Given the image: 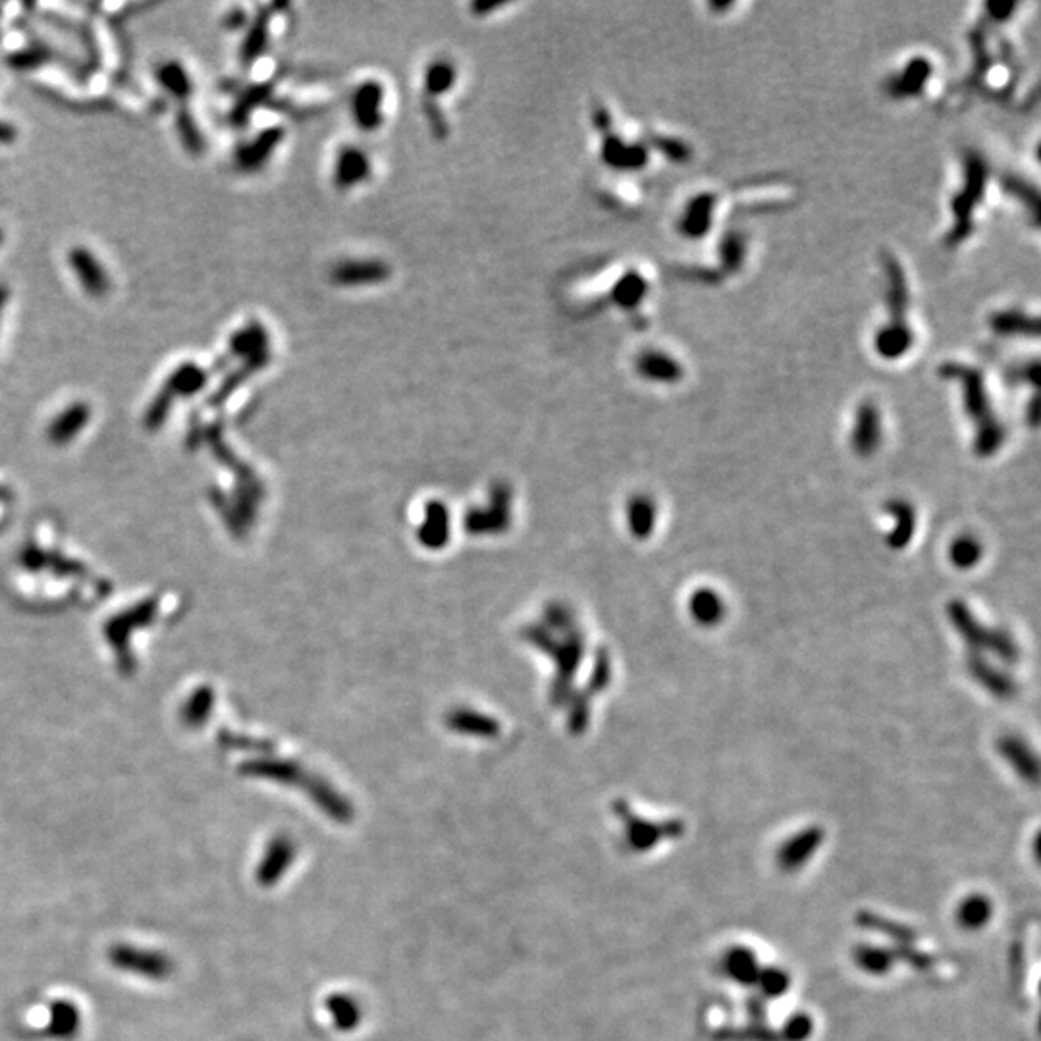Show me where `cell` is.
I'll use <instances>...</instances> for the list:
<instances>
[{
	"label": "cell",
	"instance_id": "cell-35",
	"mask_svg": "<svg viewBox=\"0 0 1041 1041\" xmlns=\"http://www.w3.org/2000/svg\"><path fill=\"white\" fill-rule=\"evenodd\" d=\"M8 299H10V292H8V288H6L4 284H0V319H2V313H4V307H6Z\"/></svg>",
	"mask_w": 1041,
	"mask_h": 1041
},
{
	"label": "cell",
	"instance_id": "cell-27",
	"mask_svg": "<svg viewBox=\"0 0 1041 1041\" xmlns=\"http://www.w3.org/2000/svg\"><path fill=\"white\" fill-rule=\"evenodd\" d=\"M951 560L961 569L974 567L978 561L982 560V544L978 542V538H974L970 534L959 536L951 546Z\"/></svg>",
	"mask_w": 1041,
	"mask_h": 1041
},
{
	"label": "cell",
	"instance_id": "cell-16",
	"mask_svg": "<svg viewBox=\"0 0 1041 1041\" xmlns=\"http://www.w3.org/2000/svg\"><path fill=\"white\" fill-rule=\"evenodd\" d=\"M81 1028L80 1009L72 1001H54L47 1024V1036L54 1040H72Z\"/></svg>",
	"mask_w": 1041,
	"mask_h": 1041
},
{
	"label": "cell",
	"instance_id": "cell-26",
	"mask_svg": "<svg viewBox=\"0 0 1041 1041\" xmlns=\"http://www.w3.org/2000/svg\"><path fill=\"white\" fill-rule=\"evenodd\" d=\"M745 255H747V238H745V234L739 232V230H731L721 241V261H723V267L731 270V272H737L739 268L743 267Z\"/></svg>",
	"mask_w": 1041,
	"mask_h": 1041
},
{
	"label": "cell",
	"instance_id": "cell-28",
	"mask_svg": "<svg viewBox=\"0 0 1041 1041\" xmlns=\"http://www.w3.org/2000/svg\"><path fill=\"white\" fill-rule=\"evenodd\" d=\"M891 513L897 517V529L889 534V542L897 548L905 546L914 533V511L907 502H895L889 506Z\"/></svg>",
	"mask_w": 1041,
	"mask_h": 1041
},
{
	"label": "cell",
	"instance_id": "cell-13",
	"mask_svg": "<svg viewBox=\"0 0 1041 1041\" xmlns=\"http://www.w3.org/2000/svg\"><path fill=\"white\" fill-rule=\"evenodd\" d=\"M934 72V66L928 58L924 56H916L912 58L907 64V68L893 80L889 81L887 85V91L889 95L897 97V99H907V97H914L918 95L924 85L930 80Z\"/></svg>",
	"mask_w": 1041,
	"mask_h": 1041
},
{
	"label": "cell",
	"instance_id": "cell-12",
	"mask_svg": "<svg viewBox=\"0 0 1041 1041\" xmlns=\"http://www.w3.org/2000/svg\"><path fill=\"white\" fill-rule=\"evenodd\" d=\"M883 268L887 276V303L891 307L893 321L889 324H907L905 322V311H907L908 288L905 270L899 265V261L885 253L883 255Z\"/></svg>",
	"mask_w": 1041,
	"mask_h": 1041
},
{
	"label": "cell",
	"instance_id": "cell-8",
	"mask_svg": "<svg viewBox=\"0 0 1041 1041\" xmlns=\"http://www.w3.org/2000/svg\"><path fill=\"white\" fill-rule=\"evenodd\" d=\"M459 83V64L454 58L438 54L434 58H428L427 64L421 72V91L427 93L432 99H442L452 95Z\"/></svg>",
	"mask_w": 1041,
	"mask_h": 1041
},
{
	"label": "cell",
	"instance_id": "cell-22",
	"mask_svg": "<svg viewBox=\"0 0 1041 1041\" xmlns=\"http://www.w3.org/2000/svg\"><path fill=\"white\" fill-rule=\"evenodd\" d=\"M87 421H89V407L85 403H74L64 413H60L58 419L49 428L51 438L56 442H66V440L74 438L81 428L87 425Z\"/></svg>",
	"mask_w": 1041,
	"mask_h": 1041
},
{
	"label": "cell",
	"instance_id": "cell-33",
	"mask_svg": "<svg viewBox=\"0 0 1041 1041\" xmlns=\"http://www.w3.org/2000/svg\"><path fill=\"white\" fill-rule=\"evenodd\" d=\"M1016 4L1013 2H989L988 12L993 20H1007L1015 12Z\"/></svg>",
	"mask_w": 1041,
	"mask_h": 1041
},
{
	"label": "cell",
	"instance_id": "cell-4",
	"mask_svg": "<svg viewBox=\"0 0 1041 1041\" xmlns=\"http://www.w3.org/2000/svg\"><path fill=\"white\" fill-rule=\"evenodd\" d=\"M374 170L376 162L373 153L367 149L365 143L359 141H347L344 145H338L328 162L330 184L342 193H351L371 184L374 180Z\"/></svg>",
	"mask_w": 1041,
	"mask_h": 1041
},
{
	"label": "cell",
	"instance_id": "cell-11",
	"mask_svg": "<svg viewBox=\"0 0 1041 1041\" xmlns=\"http://www.w3.org/2000/svg\"><path fill=\"white\" fill-rule=\"evenodd\" d=\"M268 332L261 322H247L230 338V351L236 357H247L251 363L265 361L268 355Z\"/></svg>",
	"mask_w": 1041,
	"mask_h": 1041
},
{
	"label": "cell",
	"instance_id": "cell-21",
	"mask_svg": "<svg viewBox=\"0 0 1041 1041\" xmlns=\"http://www.w3.org/2000/svg\"><path fill=\"white\" fill-rule=\"evenodd\" d=\"M157 81L168 95H172L178 101H186L191 97L193 81L189 78L186 68L176 60H168L162 64L157 70Z\"/></svg>",
	"mask_w": 1041,
	"mask_h": 1041
},
{
	"label": "cell",
	"instance_id": "cell-1",
	"mask_svg": "<svg viewBox=\"0 0 1041 1041\" xmlns=\"http://www.w3.org/2000/svg\"><path fill=\"white\" fill-rule=\"evenodd\" d=\"M941 374L947 376V378H955L962 384L966 411H968V415L972 417V421L976 423V428H978V432H976L978 434V438H976V452L982 455L997 452L1005 434H1003V428L997 423V419H995V415L991 411L988 390H986L982 374L978 373L976 369L957 365V363L943 365Z\"/></svg>",
	"mask_w": 1041,
	"mask_h": 1041
},
{
	"label": "cell",
	"instance_id": "cell-2",
	"mask_svg": "<svg viewBox=\"0 0 1041 1041\" xmlns=\"http://www.w3.org/2000/svg\"><path fill=\"white\" fill-rule=\"evenodd\" d=\"M347 118L361 135H374L388 126L392 93L388 83L376 76L359 78L347 93Z\"/></svg>",
	"mask_w": 1041,
	"mask_h": 1041
},
{
	"label": "cell",
	"instance_id": "cell-23",
	"mask_svg": "<svg viewBox=\"0 0 1041 1041\" xmlns=\"http://www.w3.org/2000/svg\"><path fill=\"white\" fill-rule=\"evenodd\" d=\"M292 860V847L284 841H274L270 847H268L267 855L261 862V868H259V881L263 885H272L276 883L278 878L282 876V872L288 868Z\"/></svg>",
	"mask_w": 1041,
	"mask_h": 1041
},
{
	"label": "cell",
	"instance_id": "cell-19",
	"mask_svg": "<svg viewBox=\"0 0 1041 1041\" xmlns=\"http://www.w3.org/2000/svg\"><path fill=\"white\" fill-rule=\"evenodd\" d=\"M207 373L205 369H201L199 365L195 363H184L180 365L178 369H174V373L168 376V382H166V392L172 396V394H178V396H191V394H197L199 390H203V386L207 384Z\"/></svg>",
	"mask_w": 1041,
	"mask_h": 1041
},
{
	"label": "cell",
	"instance_id": "cell-3",
	"mask_svg": "<svg viewBox=\"0 0 1041 1041\" xmlns=\"http://www.w3.org/2000/svg\"><path fill=\"white\" fill-rule=\"evenodd\" d=\"M989 168L986 161L978 153H968L964 159V187L953 199V214L955 224L951 228V234L947 238V245L955 247L961 241L966 240L972 232V218L978 201L984 195V189L988 184Z\"/></svg>",
	"mask_w": 1041,
	"mask_h": 1041
},
{
	"label": "cell",
	"instance_id": "cell-10",
	"mask_svg": "<svg viewBox=\"0 0 1041 1041\" xmlns=\"http://www.w3.org/2000/svg\"><path fill=\"white\" fill-rule=\"evenodd\" d=\"M853 448L860 455L874 454L881 442L880 411L874 403H864L856 413Z\"/></svg>",
	"mask_w": 1041,
	"mask_h": 1041
},
{
	"label": "cell",
	"instance_id": "cell-7",
	"mask_svg": "<svg viewBox=\"0 0 1041 1041\" xmlns=\"http://www.w3.org/2000/svg\"><path fill=\"white\" fill-rule=\"evenodd\" d=\"M68 265L74 270L85 294L91 297H105L110 292L107 268L87 247L76 245L74 249H70Z\"/></svg>",
	"mask_w": 1041,
	"mask_h": 1041
},
{
	"label": "cell",
	"instance_id": "cell-18",
	"mask_svg": "<svg viewBox=\"0 0 1041 1041\" xmlns=\"http://www.w3.org/2000/svg\"><path fill=\"white\" fill-rule=\"evenodd\" d=\"M914 336L907 324H887L876 336V351L883 359H899L912 347Z\"/></svg>",
	"mask_w": 1041,
	"mask_h": 1041
},
{
	"label": "cell",
	"instance_id": "cell-29",
	"mask_svg": "<svg viewBox=\"0 0 1041 1041\" xmlns=\"http://www.w3.org/2000/svg\"><path fill=\"white\" fill-rule=\"evenodd\" d=\"M1003 741L1005 743L1001 745V750L1015 764L1016 770L1022 775H1036V758H1034V754L1030 752V754L1024 756V752H1028V747H1024L1020 743V739H1011L1009 737V739H1003Z\"/></svg>",
	"mask_w": 1041,
	"mask_h": 1041
},
{
	"label": "cell",
	"instance_id": "cell-36",
	"mask_svg": "<svg viewBox=\"0 0 1041 1041\" xmlns=\"http://www.w3.org/2000/svg\"><path fill=\"white\" fill-rule=\"evenodd\" d=\"M2 243H4V232H2V228H0V245H2Z\"/></svg>",
	"mask_w": 1041,
	"mask_h": 1041
},
{
	"label": "cell",
	"instance_id": "cell-15",
	"mask_svg": "<svg viewBox=\"0 0 1041 1041\" xmlns=\"http://www.w3.org/2000/svg\"><path fill=\"white\" fill-rule=\"evenodd\" d=\"M602 161L612 168L635 170L648 161V153L642 145H629L617 135H606L602 145Z\"/></svg>",
	"mask_w": 1041,
	"mask_h": 1041
},
{
	"label": "cell",
	"instance_id": "cell-34",
	"mask_svg": "<svg viewBox=\"0 0 1041 1041\" xmlns=\"http://www.w3.org/2000/svg\"><path fill=\"white\" fill-rule=\"evenodd\" d=\"M16 137V130L4 122H0V143H12Z\"/></svg>",
	"mask_w": 1041,
	"mask_h": 1041
},
{
	"label": "cell",
	"instance_id": "cell-24",
	"mask_svg": "<svg viewBox=\"0 0 1041 1041\" xmlns=\"http://www.w3.org/2000/svg\"><path fill=\"white\" fill-rule=\"evenodd\" d=\"M648 292V284L639 272H627L614 286L612 299L623 309H635Z\"/></svg>",
	"mask_w": 1041,
	"mask_h": 1041
},
{
	"label": "cell",
	"instance_id": "cell-31",
	"mask_svg": "<svg viewBox=\"0 0 1041 1041\" xmlns=\"http://www.w3.org/2000/svg\"><path fill=\"white\" fill-rule=\"evenodd\" d=\"M178 132H180V137H182L184 145H186L187 149H189L191 153H201V151H203L205 141H203V135L199 132V128H197V124H195V120H193L191 114L182 112V114L178 116Z\"/></svg>",
	"mask_w": 1041,
	"mask_h": 1041
},
{
	"label": "cell",
	"instance_id": "cell-32",
	"mask_svg": "<svg viewBox=\"0 0 1041 1041\" xmlns=\"http://www.w3.org/2000/svg\"><path fill=\"white\" fill-rule=\"evenodd\" d=\"M1007 189H1009L1011 193H1015L1016 197H1018L1022 203H1028V205L1032 207L1034 218H1038V193H1036L1034 189H1030L1028 184H1024V182H1020V180H1015V178H1011V180L1007 182Z\"/></svg>",
	"mask_w": 1041,
	"mask_h": 1041
},
{
	"label": "cell",
	"instance_id": "cell-5",
	"mask_svg": "<svg viewBox=\"0 0 1041 1041\" xmlns=\"http://www.w3.org/2000/svg\"><path fill=\"white\" fill-rule=\"evenodd\" d=\"M108 961L128 974H135L147 980H166L174 972V962L170 961L168 955L151 951V949H139L132 945H114L108 951Z\"/></svg>",
	"mask_w": 1041,
	"mask_h": 1041
},
{
	"label": "cell",
	"instance_id": "cell-6",
	"mask_svg": "<svg viewBox=\"0 0 1041 1041\" xmlns=\"http://www.w3.org/2000/svg\"><path fill=\"white\" fill-rule=\"evenodd\" d=\"M951 617L957 629L961 631L962 637L972 646V650H980V644H988L991 650L999 654V658L1011 662L1018 656V646L1007 631H988L984 629L974 615L970 614L961 604L951 606Z\"/></svg>",
	"mask_w": 1041,
	"mask_h": 1041
},
{
	"label": "cell",
	"instance_id": "cell-30",
	"mask_svg": "<svg viewBox=\"0 0 1041 1041\" xmlns=\"http://www.w3.org/2000/svg\"><path fill=\"white\" fill-rule=\"evenodd\" d=\"M959 918H961L962 926H966V928H980L989 918L988 901L970 899V901L962 903Z\"/></svg>",
	"mask_w": 1041,
	"mask_h": 1041
},
{
	"label": "cell",
	"instance_id": "cell-14",
	"mask_svg": "<svg viewBox=\"0 0 1041 1041\" xmlns=\"http://www.w3.org/2000/svg\"><path fill=\"white\" fill-rule=\"evenodd\" d=\"M635 367L642 378L652 380V382L673 384L683 378L681 365L673 357H669L668 353L656 351V349H646L639 353Z\"/></svg>",
	"mask_w": 1041,
	"mask_h": 1041
},
{
	"label": "cell",
	"instance_id": "cell-25",
	"mask_svg": "<svg viewBox=\"0 0 1041 1041\" xmlns=\"http://www.w3.org/2000/svg\"><path fill=\"white\" fill-rule=\"evenodd\" d=\"M278 141H280V132L278 130H270V132L259 135L249 145H245L238 153V162H240L241 168L251 170V168L261 166L263 162L267 161L268 155L272 153V149L278 145Z\"/></svg>",
	"mask_w": 1041,
	"mask_h": 1041
},
{
	"label": "cell",
	"instance_id": "cell-20",
	"mask_svg": "<svg viewBox=\"0 0 1041 1041\" xmlns=\"http://www.w3.org/2000/svg\"><path fill=\"white\" fill-rule=\"evenodd\" d=\"M989 326L999 336H1038L1040 328L1038 321L1030 319L1028 315L1020 311H999L989 319Z\"/></svg>",
	"mask_w": 1041,
	"mask_h": 1041
},
{
	"label": "cell",
	"instance_id": "cell-17",
	"mask_svg": "<svg viewBox=\"0 0 1041 1041\" xmlns=\"http://www.w3.org/2000/svg\"><path fill=\"white\" fill-rule=\"evenodd\" d=\"M691 614L694 621L704 627L718 625L725 615V602L712 588H700L691 598Z\"/></svg>",
	"mask_w": 1041,
	"mask_h": 1041
},
{
	"label": "cell",
	"instance_id": "cell-9",
	"mask_svg": "<svg viewBox=\"0 0 1041 1041\" xmlns=\"http://www.w3.org/2000/svg\"><path fill=\"white\" fill-rule=\"evenodd\" d=\"M714 207H716V195H712V193H700L693 197L679 220L681 236L691 238V240L704 238L708 234V230L712 228Z\"/></svg>",
	"mask_w": 1041,
	"mask_h": 1041
}]
</instances>
